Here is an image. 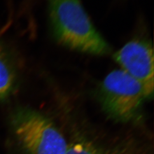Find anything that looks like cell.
Wrapping results in <instances>:
<instances>
[{
  "instance_id": "cell-1",
  "label": "cell",
  "mask_w": 154,
  "mask_h": 154,
  "mask_svg": "<svg viewBox=\"0 0 154 154\" xmlns=\"http://www.w3.org/2000/svg\"><path fill=\"white\" fill-rule=\"evenodd\" d=\"M50 23L60 44L83 53L107 55L109 45L94 26L81 0H48Z\"/></svg>"
},
{
  "instance_id": "cell-2",
  "label": "cell",
  "mask_w": 154,
  "mask_h": 154,
  "mask_svg": "<svg viewBox=\"0 0 154 154\" xmlns=\"http://www.w3.org/2000/svg\"><path fill=\"white\" fill-rule=\"evenodd\" d=\"M98 97L105 113L114 121H131L147 98L142 85L122 69L109 72L99 86Z\"/></svg>"
},
{
  "instance_id": "cell-3",
  "label": "cell",
  "mask_w": 154,
  "mask_h": 154,
  "mask_svg": "<svg viewBox=\"0 0 154 154\" xmlns=\"http://www.w3.org/2000/svg\"><path fill=\"white\" fill-rule=\"evenodd\" d=\"M13 128L26 154H65L68 144L63 135L48 117L30 109L13 116Z\"/></svg>"
},
{
  "instance_id": "cell-4",
  "label": "cell",
  "mask_w": 154,
  "mask_h": 154,
  "mask_svg": "<svg viewBox=\"0 0 154 154\" xmlns=\"http://www.w3.org/2000/svg\"><path fill=\"white\" fill-rule=\"evenodd\" d=\"M113 57L121 69L142 85L147 98L153 95L154 52L148 41L133 39L116 51Z\"/></svg>"
},
{
  "instance_id": "cell-5",
  "label": "cell",
  "mask_w": 154,
  "mask_h": 154,
  "mask_svg": "<svg viewBox=\"0 0 154 154\" xmlns=\"http://www.w3.org/2000/svg\"><path fill=\"white\" fill-rule=\"evenodd\" d=\"M135 144L126 141L111 146H105L88 139H76L68 144L65 154H135Z\"/></svg>"
},
{
  "instance_id": "cell-6",
  "label": "cell",
  "mask_w": 154,
  "mask_h": 154,
  "mask_svg": "<svg viewBox=\"0 0 154 154\" xmlns=\"http://www.w3.org/2000/svg\"><path fill=\"white\" fill-rule=\"evenodd\" d=\"M15 60L11 51L0 40V99L7 98L16 82Z\"/></svg>"
}]
</instances>
